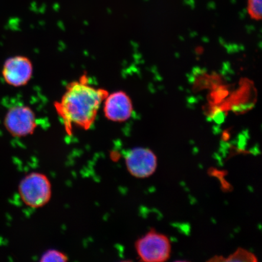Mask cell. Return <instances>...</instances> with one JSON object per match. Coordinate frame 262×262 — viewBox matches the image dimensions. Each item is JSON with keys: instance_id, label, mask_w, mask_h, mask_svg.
Returning a JSON list of instances; mask_svg holds the SVG:
<instances>
[{"instance_id": "obj_1", "label": "cell", "mask_w": 262, "mask_h": 262, "mask_svg": "<svg viewBox=\"0 0 262 262\" xmlns=\"http://www.w3.org/2000/svg\"><path fill=\"white\" fill-rule=\"evenodd\" d=\"M108 94L103 88L91 86L85 75L68 84L63 96L54 103V106L68 135H71L74 126L88 130L93 126Z\"/></svg>"}, {"instance_id": "obj_2", "label": "cell", "mask_w": 262, "mask_h": 262, "mask_svg": "<svg viewBox=\"0 0 262 262\" xmlns=\"http://www.w3.org/2000/svg\"><path fill=\"white\" fill-rule=\"evenodd\" d=\"M18 192L26 205L32 208H41L51 199V183L44 173L31 172L19 182Z\"/></svg>"}, {"instance_id": "obj_3", "label": "cell", "mask_w": 262, "mask_h": 262, "mask_svg": "<svg viewBox=\"0 0 262 262\" xmlns=\"http://www.w3.org/2000/svg\"><path fill=\"white\" fill-rule=\"evenodd\" d=\"M136 250L143 261H165L171 255V242L165 235L151 229L137 241Z\"/></svg>"}, {"instance_id": "obj_4", "label": "cell", "mask_w": 262, "mask_h": 262, "mask_svg": "<svg viewBox=\"0 0 262 262\" xmlns=\"http://www.w3.org/2000/svg\"><path fill=\"white\" fill-rule=\"evenodd\" d=\"M4 125L8 132L15 137H25L32 135L37 128L35 114L30 107L16 105L6 113Z\"/></svg>"}, {"instance_id": "obj_5", "label": "cell", "mask_w": 262, "mask_h": 262, "mask_svg": "<svg viewBox=\"0 0 262 262\" xmlns=\"http://www.w3.org/2000/svg\"><path fill=\"white\" fill-rule=\"evenodd\" d=\"M125 163L130 175L138 179H145L151 176L156 171L157 158L152 150L138 147L127 152Z\"/></svg>"}, {"instance_id": "obj_6", "label": "cell", "mask_w": 262, "mask_h": 262, "mask_svg": "<svg viewBox=\"0 0 262 262\" xmlns=\"http://www.w3.org/2000/svg\"><path fill=\"white\" fill-rule=\"evenodd\" d=\"M33 65L30 59L23 55H16L7 59L3 64L2 75L10 86H24L31 80Z\"/></svg>"}, {"instance_id": "obj_7", "label": "cell", "mask_w": 262, "mask_h": 262, "mask_svg": "<svg viewBox=\"0 0 262 262\" xmlns=\"http://www.w3.org/2000/svg\"><path fill=\"white\" fill-rule=\"evenodd\" d=\"M103 102L104 116L111 122H126L132 116V101L123 91H116L111 94L109 93Z\"/></svg>"}, {"instance_id": "obj_8", "label": "cell", "mask_w": 262, "mask_h": 262, "mask_svg": "<svg viewBox=\"0 0 262 262\" xmlns=\"http://www.w3.org/2000/svg\"><path fill=\"white\" fill-rule=\"evenodd\" d=\"M222 261L253 262L257 261V259L255 255L251 252L243 248H238L236 251Z\"/></svg>"}, {"instance_id": "obj_9", "label": "cell", "mask_w": 262, "mask_h": 262, "mask_svg": "<svg viewBox=\"0 0 262 262\" xmlns=\"http://www.w3.org/2000/svg\"><path fill=\"white\" fill-rule=\"evenodd\" d=\"M262 0H248V12L251 18L260 20L261 18Z\"/></svg>"}, {"instance_id": "obj_10", "label": "cell", "mask_w": 262, "mask_h": 262, "mask_svg": "<svg viewBox=\"0 0 262 262\" xmlns=\"http://www.w3.org/2000/svg\"><path fill=\"white\" fill-rule=\"evenodd\" d=\"M68 258L67 255L56 250H50L42 255L40 261H67Z\"/></svg>"}]
</instances>
